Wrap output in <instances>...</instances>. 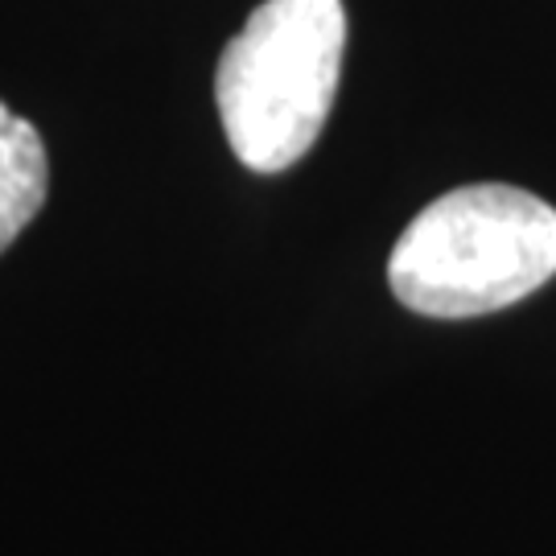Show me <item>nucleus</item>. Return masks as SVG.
I'll return each instance as SVG.
<instances>
[{
  "label": "nucleus",
  "instance_id": "1",
  "mask_svg": "<svg viewBox=\"0 0 556 556\" xmlns=\"http://www.w3.org/2000/svg\"><path fill=\"white\" fill-rule=\"evenodd\" d=\"M556 277V206L532 190L478 181L429 202L388 260L400 305L425 318H478Z\"/></svg>",
  "mask_w": 556,
  "mask_h": 556
},
{
  "label": "nucleus",
  "instance_id": "2",
  "mask_svg": "<svg viewBox=\"0 0 556 556\" xmlns=\"http://www.w3.org/2000/svg\"><path fill=\"white\" fill-rule=\"evenodd\" d=\"M342 50V0H264L223 46L215 100L248 169L285 174L314 149L334 108Z\"/></svg>",
  "mask_w": 556,
  "mask_h": 556
},
{
  "label": "nucleus",
  "instance_id": "3",
  "mask_svg": "<svg viewBox=\"0 0 556 556\" xmlns=\"http://www.w3.org/2000/svg\"><path fill=\"white\" fill-rule=\"evenodd\" d=\"M50 194V157L41 132L9 103H0V256L38 219Z\"/></svg>",
  "mask_w": 556,
  "mask_h": 556
}]
</instances>
